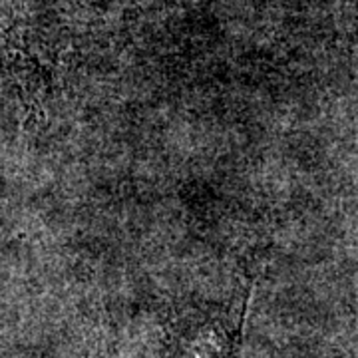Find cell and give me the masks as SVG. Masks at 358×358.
I'll return each instance as SVG.
<instances>
[{
	"mask_svg": "<svg viewBox=\"0 0 358 358\" xmlns=\"http://www.w3.org/2000/svg\"><path fill=\"white\" fill-rule=\"evenodd\" d=\"M249 294L251 282L227 303L179 310L167 329L171 358H239Z\"/></svg>",
	"mask_w": 358,
	"mask_h": 358,
	"instance_id": "obj_1",
	"label": "cell"
},
{
	"mask_svg": "<svg viewBox=\"0 0 358 358\" xmlns=\"http://www.w3.org/2000/svg\"><path fill=\"white\" fill-rule=\"evenodd\" d=\"M90 358H114L112 357V350H110V346L108 345H98V348H94V355Z\"/></svg>",
	"mask_w": 358,
	"mask_h": 358,
	"instance_id": "obj_2",
	"label": "cell"
}]
</instances>
